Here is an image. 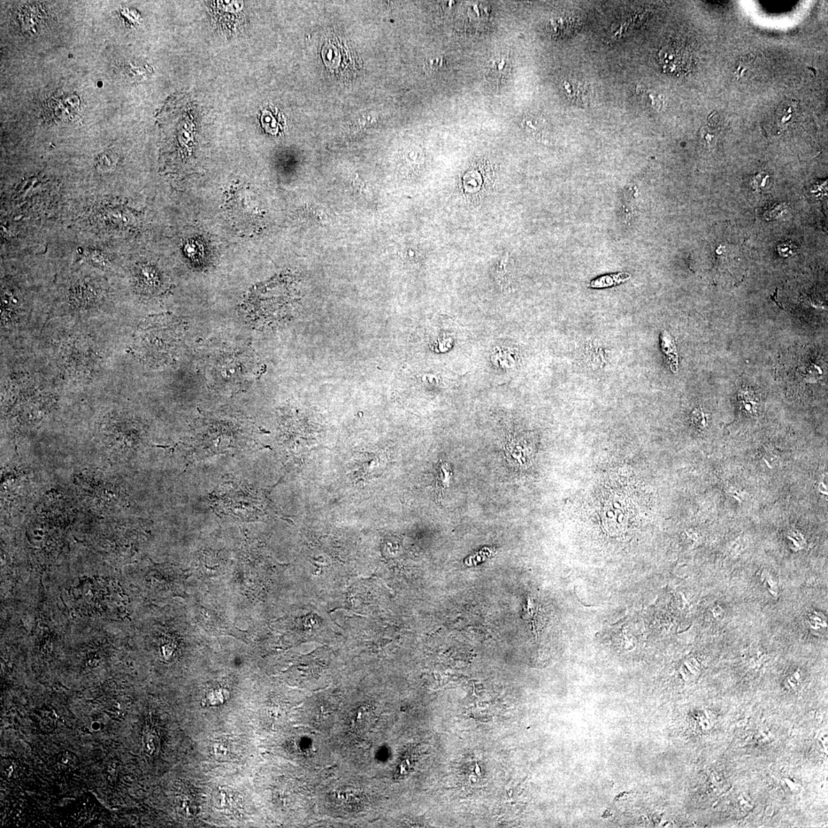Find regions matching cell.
<instances>
[{"mask_svg":"<svg viewBox=\"0 0 828 828\" xmlns=\"http://www.w3.org/2000/svg\"><path fill=\"white\" fill-rule=\"evenodd\" d=\"M630 278V275L627 273H618L615 275H610L601 276L590 282V286L592 288H604L617 285L620 282L626 281Z\"/></svg>","mask_w":828,"mask_h":828,"instance_id":"4","label":"cell"},{"mask_svg":"<svg viewBox=\"0 0 828 828\" xmlns=\"http://www.w3.org/2000/svg\"><path fill=\"white\" fill-rule=\"evenodd\" d=\"M659 56L664 70L676 74L684 70L689 59L686 50L676 45L664 47L659 52Z\"/></svg>","mask_w":828,"mask_h":828,"instance_id":"2","label":"cell"},{"mask_svg":"<svg viewBox=\"0 0 828 828\" xmlns=\"http://www.w3.org/2000/svg\"><path fill=\"white\" fill-rule=\"evenodd\" d=\"M251 355L236 348H225L215 353L207 365L215 385L236 388L251 380Z\"/></svg>","mask_w":828,"mask_h":828,"instance_id":"1","label":"cell"},{"mask_svg":"<svg viewBox=\"0 0 828 828\" xmlns=\"http://www.w3.org/2000/svg\"><path fill=\"white\" fill-rule=\"evenodd\" d=\"M511 70L509 54L501 53L489 61L486 75L490 82L502 84L509 79Z\"/></svg>","mask_w":828,"mask_h":828,"instance_id":"3","label":"cell"},{"mask_svg":"<svg viewBox=\"0 0 828 828\" xmlns=\"http://www.w3.org/2000/svg\"><path fill=\"white\" fill-rule=\"evenodd\" d=\"M796 109L795 103L788 104L782 109L779 118L782 125H788L789 122L793 121Z\"/></svg>","mask_w":828,"mask_h":828,"instance_id":"5","label":"cell"}]
</instances>
